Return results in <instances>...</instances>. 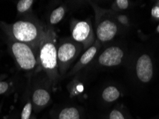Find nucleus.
I'll use <instances>...</instances> for the list:
<instances>
[{
    "label": "nucleus",
    "instance_id": "18",
    "mask_svg": "<svg viewBox=\"0 0 159 119\" xmlns=\"http://www.w3.org/2000/svg\"><path fill=\"white\" fill-rule=\"evenodd\" d=\"M116 4L118 6L122 9H125L128 6V1L127 0H117Z\"/></svg>",
    "mask_w": 159,
    "mask_h": 119
},
{
    "label": "nucleus",
    "instance_id": "4",
    "mask_svg": "<svg viewBox=\"0 0 159 119\" xmlns=\"http://www.w3.org/2000/svg\"><path fill=\"white\" fill-rule=\"evenodd\" d=\"M82 44L75 41L67 40L57 49V65L60 76L64 75L82 50Z\"/></svg>",
    "mask_w": 159,
    "mask_h": 119
},
{
    "label": "nucleus",
    "instance_id": "7",
    "mask_svg": "<svg viewBox=\"0 0 159 119\" xmlns=\"http://www.w3.org/2000/svg\"><path fill=\"white\" fill-rule=\"evenodd\" d=\"M136 74L142 82H149L153 76V64L150 57L147 54L142 55L138 59Z\"/></svg>",
    "mask_w": 159,
    "mask_h": 119
},
{
    "label": "nucleus",
    "instance_id": "15",
    "mask_svg": "<svg viewBox=\"0 0 159 119\" xmlns=\"http://www.w3.org/2000/svg\"><path fill=\"white\" fill-rule=\"evenodd\" d=\"M31 111H32V104L31 103L28 102L27 104L25 106L24 108H23L22 115H21V119H30Z\"/></svg>",
    "mask_w": 159,
    "mask_h": 119
},
{
    "label": "nucleus",
    "instance_id": "2",
    "mask_svg": "<svg viewBox=\"0 0 159 119\" xmlns=\"http://www.w3.org/2000/svg\"><path fill=\"white\" fill-rule=\"evenodd\" d=\"M37 57L39 67L46 74L50 83L55 86L60 76L57 65V36L50 27H47L45 34L39 44Z\"/></svg>",
    "mask_w": 159,
    "mask_h": 119
},
{
    "label": "nucleus",
    "instance_id": "5",
    "mask_svg": "<svg viewBox=\"0 0 159 119\" xmlns=\"http://www.w3.org/2000/svg\"><path fill=\"white\" fill-rule=\"evenodd\" d=\"M72 37L74 41L88 49L92 46L95 39L92 26L86 21L75 22L72 24Z\"/></svg>",
    "mask_w": 159,
    "mask_h": 119
},
{
    "label": "nucleus",
    "instance_id": "9",
    "mask_svg": "<svg viewBox=\"0 0 159 119\" xmlns=\"http://www.w3.org/2000/svg\"><path fill=\"white\" fill-rule=\"evenodd\" d=\"M98 48H99V44H98V43L95 42L92 46H90L88 49H87V51L83 53V55L80 59L79 62L75 66L73 69H72V73H75V72L79 71L80 69L85 66V65L89 64L93 60V58H94L95 54H96Z\"/></svg>",
    "mask_w": 159,
    "mask_h": 119
},
{
    "label": "nucleus",
    "instance_id": "1",
    "mask_svg": "<svg viewBox=\"0 0 159 119\" xmlns=\"http://www.w3.org/2000/svg\"><path fill=\"white\" fill-rule=\"evenodd\" d=\"M47 27L34 17H27L8 26L11 39L27 44L38 52Z\"/></svg>",
    "mask_w": 159,
    "mask_h": 119
},
{
    "label": "nucleus",
    "instance_id": "6",
    "mask_svg": "<svg viewBox=\"0 0 159 119\" xmlns=\"http://www.w3.org/2000/svg\"><path fill=\"white\" fill-rule=\"evenodd\" d=\"M123 52L119 47L112 46L102 52L98 59L100 64L104 66H114L120 64Z\"/></svg>",
    "mask_w": 159,
    "mask_h": 119
},
{
    "label": "nucleus",
    "instance_id": "20",
    "mask_svg": "<svg viewBox=\"0 0 159 119\" xmlns=\"http://www.w3.org/2000/svg\"><path fill=\"white\" fill-rule=\"evenodd\" d=\"M157 32H159V25L158 26V27H157Z\"/></svg>",
    "mask_w": 159,
    "mask_h": 119
},
{
    "label": "nucleus",
    "instance_id": "8",
    "mask_svg": "<svg viewBox=\"0 0 159 119\" xmlns=\"http://www.w3.org/2000/svg\"><path fill=\"white\" fill-rule=\"evenodd\" d=\"M117 26L110 20H104L100 23L97 28V36L102 42L111 40L117 33Z\"/></svg>",
    "mask_w": 159,
    "mask_h": 119
},
{
    "label": "nucleus",
    "instance_id": "14",
    "mask_svg": "<svg viewBox=\"0 0 159 119\" xmlns=\"http://www.w3.org/2000/svg\"><path fill=\"white\" fill-rule=\"evenodd\" d=\"M34 1L32 0H21L19 1L17 9L19 14H25L26 13L31 9L32 4L34 3Z\"/></svg>",
    "mask_w": 159,
    "mask_h": 119
},
{
    "label": "nucleus",
    "instance_id": "3",
    "mask_svg": "<svg viewBox=\"0 0 159 119\" xmlns=\"http://www.w3.org/2000/svg\"><path fill=\"white\" fill-rule=\"evenodd\" d=\"M10 49L20 69L30 71L39 65L36 51L27 44L11 39Z\"/></svg>",
    "mask_w": 159,
    "mask_h": 119
},
{
    "label": "nucleus",
    "instance_id": "17",
    "mask_svg": "<svg viewBox=\"0 0 159 119\" xmlns=\"http://www.w3.org/2000/svg\"><path fill=\"white\" fill-rule=\"evenodd\" d=\"M9 88V84L6 81H0V94H4Z\"/></svg>",
    "mask_w": 159,
    "mask_h": 119
},
{
    "label": "nucleus",
    "instance_id": "12",
    "mask_svg": "<svg viewBox=\"0 0 159 119\" xmlns=\"http://www.w3.org/2000/svg\"><path fill=\"white\" fill-rule=\"evenodd\" d=\"M58 119H80V114L75 108H66L60 112Z\"/></svg>",
    "mask_w": 159,
    "mask_h": 119
},
{
    "label": "nucleus",
    "instance_id": "19",
    "mask_svg": "<svg viewBox=\"0 0 159 119\" xmlns=\"http://www.w3.org/2000/svg\"><path fill=\"white\" fill-rule=\"evenodd\" d=\"M152 16L156 18H159V6H155L152 9Z\"/></svg>",
    "mask_w": 159,
    "mask_h": 119
},
{
    "label": "nucleus",
    "instance_id": "16",
    "mask_svg": "<svg viewBox=\"0 0 159 119\" xmlns=\"http://www.w3.org/2000/svg\"><path fill=\"white\" fill-rule=\"evenodd\" d=\"M110 119H125L120 111L113 110L110 114Z\"/></svg>",
    "mask_w": 159,
    "mask_h": 119
},
{
    "label": "nucleus",
    "instance_id": "11",
    "mask_svg": "<svg viewBox=\"0 0 159 119\" xmlns=\"http://www.w3.org/2000/svg\"><path fill=\"white\" fill-rule=\"evenodd\" d=\"M102 96L106 101L113 102L118 99L120 96V92L114 86H108L103 91Z\"/></svg>",
    "mask_w": 159,
    "mask_h": 119
},
{
    "label": "nucleus",
    "instance_id": "10",
    "mask_svg": "<svg viewBox=\"0 0 159 119\" xmlns=\"http://www.w3.org/2000/svg\"><path fill=\"white\" fill-rule=\"evenodd\" d=\"M34 104L37 106H44L48 104L50 100V95L48 91L44 88L35 90L32 95Z\"/></svg>",
    "mask_w": 159,
    "mask_h": 119
},
{
    "label": "nucleus",
    "instance_id": "13",
    "mask_svg": "<svg viewBox=\"0 0 159 119\" xmlns=\"http://www.w3.org/2000/svg\"><path fill=\"white\" fill-rule=\"evenodd\" d=\"M65 13V9L63 6H59L55 9L50 17V23L51 25L57 24L62 19Z\"/></svg>",
    "mask_w": 159,
    "mask_h": 119
}]
</instances>
